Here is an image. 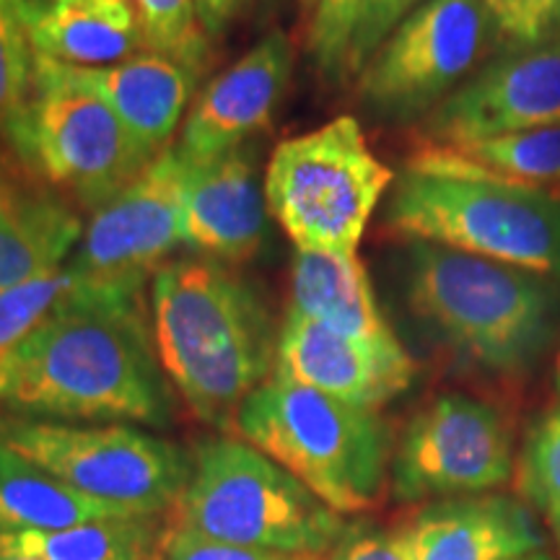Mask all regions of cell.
I'll return each mask as SVG.
<instances>
[{
  "instance_id": "obj_1",
  "label": "cell",
  "mask_w": 560,
  "mask_h": 560,
  "mask_svg": "<svg viewBox=\"0 0 560 560\" xmlns=\"http://www.w3.org/2000/svg\"><path fill=\"white\" fill-rule=\"evenodd\" d=\"M0 410L60 423L166 429L174 400L140 293L86 283L0 361Z\"/></svg>"
},
{
  "instance_id": "obj_2",
  "label": "cell",
  "mask_w": 560,
  "mask_h": 560,
  "mask_svg": "<svg viewBox=\"0 0 560 560\" xmlns=\"http://www.w3.org/2000/svg\"><path fill=\"white\" fill-rule=\"evenodd\" d=\"M151 319L172 387L202 423L234 433L242 405L276 366L260 291L215 260H172L151 278Z\"/></svg>"
},
{
  "instance_id": "obj_3",
  "label": "cell",
  "mask_w": 560,
  "mask_h": 560,
  "mask_svg": "<svg viewBox=\"0 0 560 560\" xmlns=\"http://www.w3.org/2000/svg\"><path fill=\"white\" fill-rule=\"evenodd\" d=\"M410 317L462 366L522 382L560 332V280L436 244H410L400 265Z\"/></svg>"
},
{
  "instance_id": "obj_4",
  "label": "cell",
  "mask_w": 560,
  "mask_h": 560,
  "mask_svg": "<svg viewBox=\"0 0 560 560\" xmlns=\"http://www.w3.org/2000/svg\"><path fill=\"white\" fill-rule=\"evenodd\" d=\"M234 433L340 516L380 509L392 488L387 420L304 384L270 376L242 405Z\"/></svg>"
},
{
  "instance_id": "obj_5",
  "label": "cell",
  "mask_w": 560,
  "mask_h": 560,
  "mask_svg": "<svg viewBox=\"0 0 560 560\" xmlns=\"http://www.w3.org/2000/svg\"><path fill=\"white\" fill-rule=\"evenodd\" d=\"M384 229L560 280V198L548 190L410 161L392 182Z\"/></svg>"
},
{
  "instance_id": "obj_6",
  "label": "cell",
  "mask_w": 560,
  "mask_h": 560,
  "mask_svg": "<svg viewBox=\"0 0 560 560\" xmlns=\"http://www.w3.org/2000/svg\"><path fill=\"white\" fill-rule=\"evenodd\" d=\"M179 527L208 540L283 556H317L348 532L338 511L244 439L195 446L177 506Z\"/></svg>"
},
{
  "instance_id": "obj_7",
  "label": "cell",
  "mask_w": 560,
  "mask_h": 560,
  "mask_svg": "<svg viewBox=\"0 0 560 560\" xmlns=\"http://www.w3.org/2000/svg\"><path fill=\"white\" fill-rule=\"evenodd\" d=\"M392 182L395 174L369 149L359 120L342 115L272 151L265 200L296 249L355 255Z\"/></svg>"
},
{
  "instance_id": "obj_8",
  "label": "cell",
  "mask_w": 560,
  "mask_h": 560,
  "mask_svg": "<svg viewBox=\"0 0 560 560\" xmlns=\"http://www.w3.org/2000/svg\"><path fill=\"white\" fill-rule=\"evenodd\" d=\"M0 441L91 501L166 514L192 475V454L130 423H60L0 412Z\"/></svg>"
},
{
  "instance_id": "obj_9",
  "label": "cell",
  "mask_w": 560,
  "mask_h": 560,
  "mask_svg": "<svg viewBox=\"0 0 560 560\" xmlns=\"http://www.w3.org/2000/svg\"><path fill=\"white\" fill-rule=\"evenodd\" d=\"M490 39L480 0H425L361 68L359 102L387 122L425 120L470 79Z\"/></svg>"
},
{
  "instance_id": "obj_10",
  "label": "cell",
  "mask_w": 560,
  "mask_h": 560,
  "mask_svg": "<svg viewBox=\"0 0 560 560\" xmlns=\"http://www.w3.org/2000/svg\"><path fill=\"white\" fill-rule=\"evenodd\" d=\"M514 475V429L493 402L436 395L408 420L392 454L397 501L462 499L503 488Z\"/></svg>"
},
{
  "instance_id": "obj_11",
  "label": "cell",
  "mask_w": 560,
  "mask_h": 560,
  "mask_svg": "<svg viewBox=\"0 0 560 560\" xmlns=\"http://www.w3.org/2000/svg\"><path fill=\"white\" fill-rule=\"evenodd\" d=\"M13 149L50 185L91 210L122 192L156 159L102 100L58 83H39Z\"/></svg>"
},
{
  "instance_id": "obj_12",
  "label": "cell",
  "mask_w": 560,
  "mask_h": 560,
  "mask_svg": "<svg viewBox=\"0 0 560 560\" xmlns=\"http://www.w3.org/2000/svg\"><path fill=\"white\" fill-rule=\"evenodd\" d=\"M187 174L190 161L177 143L161 151L140 177L91 213L70 268L94 289L143 293L145 280L182 244Z\"/></svg>"
},
{
  "instance_id": "obj_13",
  "label": "cell",
  "mask_w": 560,
  "mask_h": 560,
  "mask_svg": "<svg viewBox=\"0 0 560 560\" xmlns=\"http://www.w3.org/2000/svg\"><path fill=\"white\" fill-rule=\"evenodd\" d=\"M560 125V34L488 60L420 125L425 145H459Z\"/></svg>"
},
{
  "instance_id": "obj_14",
  "label": "cell",
  "mask_w": 560,
  "mask_h": 560,
  "mask_svg": "<svg viewBox=\"0 0 560 560\" xmlns=\"http://www.w3.org/2000/svg\"><path fill=\"white\" fill-rule=\"evenodd\" d=\"M272 376L319 389L355 408L380 410L410 389L416 361L400 340H355L289 310L278 332Z\"/></svg>"
},
{
  "instance_id": "obj_15",
  "label": "cell",
  "mask_w": 560,
  "mask_h": 560,
  "mask_svg": "<svg viewBox=\"0 0 560 560\" xmlns=\"http://www.w3.org/2000/svg\"><path fill=\"white\" fill-rule=\"evenodd\" d=\"M293 73V45L270 32L195 96L177 149L192 164L242 149L268 128Z\"/></svg>"
},
{
  "instance_id": "obj_16",
  "label": "cell",
  "mask_w": 560,
  "mask_h": 560,
  "mask_svg": "<svg viewBox=\"0 0 560 560\" xmlns=\"http://www.w3.org/2000/svg\"><path fill=\"white\" fill-rule=\"evenodd\" d=\"M34 75L37 86L58 83L102 100L153 156L172 145L182 117L195 102L200 79L195 70L156 52H140L136 58L100 68L62 66L34 55Z\"/></svg>"
},
{
  "instance_id": "obj_17",
  "label": "cell",
  "mask_w": 560,
  "mask_h": 560,
  "mask_svg": "<svg viewBox=\"0 0 560 560\" xmlns=\"http://www.w3.org/2000/svg\"><path fill=\"white\" fill-rule=\"evenodd\" d=\"M268 200L255 153L236 149L192 164L185 187L182 244L215 260L257 255L268 234Z\"/></svg>"
},
{
  "instance_id": "obj_18",
  "label": "cell",
  "mask_w": 560,
  "mask_h": 560,
  "mask_svg": "<svg viewBox=\"0 0 560 560\" xmlns=\"http://www.w3.org/2000/svg\"><path fill=\"white\" fill-rule=\"evenodd\" d=\"M408 527L412 560H514L545 548L532 509L511 495L433 501Z\"/></svg>"
},
{
  "instance_id": "obj_19",
  "label": "cell",
  "mask_w": 560,
  "mask_h": 560,
  "mask_svg": "<svg viewBox=\"0 0 560 560\" xmlns=\"http://www.w3.org/2000/svg\"><path fill=\"white\" fill-rule=\"evenodd\" d=\"M39 58L75 68L115 66L149 52L130 0H19Z\"/></svg>"
},
{
  "instance_id": "obj_20",
  "label": "cell",
  "mask_w": 560,
  "mask_h": 560,
  "mask_svg": "<svg viewBox=\"0 0 560 560\" xmlns=\"http://www.w3.org/2000/svg\"><path fill=\"white\" fill-rule=\"evenodd\" d=\"M291 310L348 338L366 342L397 340L382 314L359 252L342 255L296 249L291 270Z\"/></svg>"
},
{
  "instance_id": "obj_21",
  "label": "cell",
  "mask_w": 560,
  "mask_h": 560,
  "mask_svg": "<svg viewBox=\"0 0 560 560\" xmlns=\"http://www.w3.org/2000/svg\"><path fill=\"white\" fill-rule=\"evenodd\" d=\"M83 226L66 200L0 182V291L62 268Z\"/></svg>"
},
{
  "instance_id": "obj_22",
  "label": "cell",
  "mask_w": 560,
  "mask_h": 560,
  "mask_svg": "<svg viewBox=\"0 0 560 560\" xmlns=\"http://www.w3.org/2000/svg\"><path fill=\"white\" fill-rule=\"evenodd\" d=\"M410 161L433 170L548 190L560 187V125L506 132L459 145H423Z\"/></svg>"
},
{
  "instance_id": "obj_23",
  "label": "cell",
  "mask_w": 560,
  "mask_h": 560,
  "mask_svg": "<svg viewBox=\"0 0 560 560\" xmlns=\"http://www.w3.org/2000/svg\"><path fill=\"white\" fill-rule=\"evenodd\" d=\"M174 524L164 514L112 516L66 529H26L0 542L37 560H164Z\"/></svg>"
},
{
  "instance_id": "obj_24",
  "label": "cell",
  "mask_w": 560,
  "mask_h": 560,
  "mask_svg": "<svg viewBox=\"0 0 560 560\" xmlns=\"http://www.w3.org/2000/svg\"><path fill=\"white\" fill-rule=\"evenodd\" d=\"M112 516H143L75 493L0 441V535L66 529Z\"/></svg>"
},
{
  "instance_id": "obj_25",
  "label": "cell",
  "mask_w": 560,
  "mask_h": 560,
  "mask_svg": "<svg viewBox=\"0 0 560 560\" xmlns=\"http://www.w3.org/2000/svg\"><path fill=\"white\" fill-rule=\"evenodd\" d=\"M83 289L86 280L68 265L0 291V361Z\"/></svg>"
},
{
  "instance_id": "obj_26",
  "label": "cell",
  "mask_w": 560,
  "mask_h": 560,
  "mask_svg": "<svg viewBox=\"0 0 560 560\" xmlns=\"http://www.w3.org/2000/svg\"><path fill=\"white\" fill-rule=\"evenodd\" d=\"M37 96L34 50L26 37L19 0H0V132L16 145Z\"/></svg>"
},
{
  "instance_id": "obj_27",
  "label": "cell",
  "mask_w": 560,
  "mask_h": 560,
  "mask_svg": "<svg viewBox=\"0 0 560 560\" xmlns=\"http://www.w3.org/2000/svg\"><path fill=\"white\" fill-rule=\"evenodd\" d=\"M149 52L164 55L202 75L210 62V37L195 0H130Z\"/></svg>"
},
{
  "instance_id": "obj_28",
  "label": "cell",
  "mask_w": 560,
  "mask_h": 560,
  "mask_svg": "<svg viewBox=\"0 0 560 560\" xmlns=\"http://www.w3.org/2000/svg\"><path fill=\"white\" fill-rule=\"evenodd\" d=\"M520 488L550 529L560 558V408L532 425L520 457Z\"/></svg>"
},
{
  "instance_id": "obj_29",
  "label": "cell",
  "mask_w": 560,
  "mask_h": 560,
  "mask_svg": "<svg viewBox=\"0 0 560 560\" xmlns=\"http://www.w3.org/2000/svg\"><path fill=\"white\" fill-rule=\"evenodd\" d=\"M363 0H319L310 24V55L325 79H348V52Z\"/></svg>"
},
{
  "instance_id": "obj_30",
  "label": "cell",
  "mask_w": 560,
  "mask_h": 560,
  "mask_svg": "<svg viewBox=\"0 0 560 560\" xmlns=\"http://www.w3.org/2000/svg\"><path fill=\"white\" fill-rule=\"evenodd\" d=\"M493 39L511 50H527L560 34V0H480Z\"/></svg>"
},
{
  "instance_id": "obj_31",
  "label": "cell",
  "mask_w": 560,
  "mask_h": 560,
  "mask_svg": "<svg viewBox=\"0 0 560 560\" xmlns=\"http://www.w3.org/2000/svg\"><path fill=\"white\" fill-rule=\"evenodd\" d=\"M425 0H363L359 24L348 52V75H359L384 39Z\"/></svg>"
},
{
  "instance_id": "obj_32",
  "label": "cell",
  "mask_w": 560,
  "mask_h": 560,
  "mask_svg": "<svg viewBox=\"0 0 560 560\" xmlns=\"http://www.w3.org/2000/svg\"><path fill=\"white\" fill-rule=\"evenodd\" d=\"M301 560H412L410 527H348L330 550Z\"/></svg>"
},
{
  "instance_id": "obj_33",
  "label": "cell",
  "mask_w": 560,
  "mask_h": 560,
  "mask_svg": "<svg viewBox=\"0 0 560 560\" xmlns=\"http://www.w3.org/2000/svg\"><path fill=\"white\" fill-rule=\"evenodd\" d=\"M164 560H301L296 556H283V552L252 550L240 545H226L208 540V537L195 535V532L174 524L166 542Z\"/></svg>"
},
{
  "instance_id": "obj_34",
  "label": "cell",
  "mask_w": 560,
  "mask_h": 560,
  "mask_svg": "<svg viewBox=\"0 0 560 560\" xmlns=\"http://www.w3.org/2000/svg\"><path fill=\"white\" fill-rule=\"evenodd\" d=\"M244 3L247 0H195L202 30L208 32V37H221L236 13L242 11Z\"/></svg>"
},
{
  "instance_id": "obj_35",
  "label": "cell",
  "mask_w": 560,
  "mask_h": 560,
  "mask_svg": "<svg viewBox=\"0 0 560 560\" xmlns=\"http://www.w3.org/2000/svg\"><path fill=\"white\" fill-rule=\"evenodd\" d=\"M0 560H37V558H32V556H24V552L13 550V548H9V545H3V542H0Z\"/></svg>"
},
{
  "instance_id": "obj_36",
  "label": "cell",
  "mask_w": 560,
  "mask_h": 560,
  "mask_svg": "<svg viewBox=\"0 0 560 560\" xmlns=\"http://www.w3.org/2000/svg\"><path fill=\"white\" fill-rule=\"evenodd\" d=\"M514 560H556V558H552L550 552L537 550V552H529V556H522V558H514Z\"/></svg>"
},
{
  "instance_id": "obj_37",
  "label": "cell",
  "mask_w": 560,
  "mask_h": 560,
  "mask_svg": "<svg viewBox=\"0 0 560 560\" xmlns=\"http://www.w3.org/2000/svg\"><path fill=\"white\" fill-rule=\"evenodd\" d=\"M556 392L560 397V340H558V355H556Z\"/></svg>"
},
{
  "instance_id": "obj_38",
  "label": "cell",
  "mask_w": 560,
  "mask_h": 560,
  "mask_svg": "<svg viewBox=\"0 0 560 560\" xmlns=\"http://www.w3.org/2000/svg\"><path fill=\"white\" fill-rule=\"evenodd\" d=\"M3 179H11V174H9V166H5V159L0 156V182Z\"/></svg>"
},
{
  "instance_id": "obj_39",
  "label": "cell",
  "mask_w": 560,
  "mask_h": 560,
  "mask_svg": "<svg viewBox=\"0 0 560 560\" xmlns=\"http://www.w3.org/2000/svg\"><path fill=\"white\" fill-rule=\"evenodd\" d=\"M299 3H301V9H304V11H314V9H317L319 0H299Z\"/></svg>"
}]
</instances>
